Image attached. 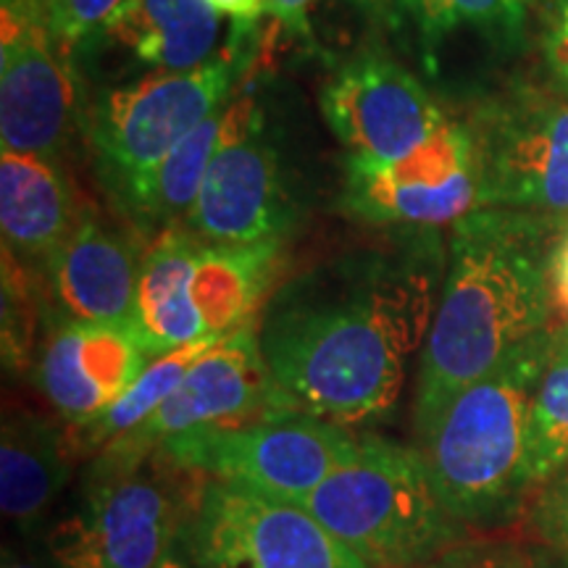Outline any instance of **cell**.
<instances>
[{
	"mask_svg": "<svg viewBox=\"0 0 568 568\" xmlns=\"http://www.w3.org/2000/svg\"><path fill=\"white\" fill-rule=\"evenodd\" d=\"M213 343H219V339H197V343L182 345L172 353L153 358L145 372L140 374V379L105 414L98 416L92 424L82 426V429L71 432L69 439L74 453H90L92 456V453H101L103 447L116 443L130 432L140 429L166 403V397L182 385L190 366Z\"/></svg>",
	"mask_w": 568,
	"mask_h": 568,
	"instance_id": "23",
	"label": "cell"
},
{
	"mask_svg": "<svg viewBox=\"0 0 568 568\" xmlns=\"http://www.w3.org/2000/svg\"><path fill=\"white\" fill-rule=\"evenodd\" d=\"M295 408L276 385L261 351L255 322L213 343L184 374L182 385L140 429L95 453L109 466H138L166 439L197 429H224Z\"/></svg>",
	"mask_w": 568,
	"mask_h": 568,
	"instance_id": "10",
	"label": "cell"
},
{
	"mask_svg": "<svg viewBox=\"0 0 568 568\" xmlns=\"http://www.w3.org/2000/svg\"><path fill=\"white\" fill-rule=\"evenodd\" d=\"M426 568H474V566L468 564L464 556H460L458 548H453L450 552H445L443 558L435 560V564H429Z\"/></svg>",
	"mask_w": 568,
	"mask_h": 568,
	"instance_id": "33",
	"label": "cell"
},
{
	"mask_svg": "<svg viewBox=\"0 0 568 568\" xmlns=\"http://www.w3.org/2000/svg\"><path fill=\"white\" fill-rule=\"evenodd\" d=\"M234 124V103L226 101L222 109H216L197 124L193 132L174 148L155 174L148 182L145 193L130 213L132 224L142 232H163L172 230L187 219L193 209L201 184L209 172L213 153L226 140Z\"/></svg>",
	"mask_w": 568,
	"mask_h": 568,
	"instance_id": "22",
	"label": "cell"
},
{
	"mask_svg": "<svg viewBox=\"0 0 568 568\" xmlns=\"http://www.w3.org/2000/svg\"><path fill=\"white\" fill-rule=\"evenodd\" d=\"M568 466V324L535 393L529 424V479L535 493Z\"/></svg>",
	"mask_w": 568,
	"mask_h": 568,
	"instance_id": "24",
	"label": "cell"
},
{
	"mask_svg": "<svg viewBox=\"0 0 568 568\" xmlns=\"http://www.w3.org/2000/svg\"><path fill=\"white\" fill-rule=\"evenodd\" d=\"M222 17H232L237 24H253L255 19L264 17L268 0H209Z\"/></svg>",
	"mask_w": 568,
	"mask_h": 568,
	"instance_id": "31",
	"label": "cell"
},
{
	"mask_svg": "<svg viewBox=\"0 0 568 568\" xmlns=\"http://www.w3.org/2000/svg\"><path fill=\"white\" fill-rule=\"evenodd\" d=\"M74 447L67 432L34 410L17 408L0 432V506L21 535H34L71 479Z\"/></svg>",
	"mask_w": 568,
	"mask_h": 568,
	"instance_id": "18",
	"label": "cell"
},
{
	"mask_svg": "<svg viewBox=\"0 0 568 568\" xmlns=\"http://www.w3.org/2000/svg\"><path fill=\"white\" fill-rule=\"evenodd\" d=\"M82 213L59 159L32 153L0 155L3 251L21 266L38 272L48 255L74 232Z\"/></svg>",
	"mask_w": 568,
	"mask_h": 568,
	"instance_id": "17",
	"label": "cell"
},
{
	"mask_svg": "<svg viewBox=\"0 0 568 568\" xmlns=\"http://www.w3.org/2000/svg\"><path fill=\"white\" fill-rule=\"evenodd\" d=\"M351 216L393 230H439L479 205V174L466 124L447 122L403 159L345 166Z\"/></svg>",
	"mask_w": 568,
	"mask_h": 568,
	"instance_id": "11",
	"label": "cell"
},
{
	"mask_svg": "<svg viewBox=\"0 0 568 568\" xmlns=\"http://www.w3.org/2000/svg\"><path fill=\"white\" fill-rule=\"evenodd\" d=\"M245 53L240 32L211 61L184 71H153L109 90L84 116L98 172L126 216L145 193L161 161L230 101Z\"/></svg>",
	"mask_w": 568,
	"mask_h": 568,
	"instance_id": "5",
	"label": "cell"
},
{
	"mask_svg": "<svg viewBox=\"0 0 568 568\" xmlns=\"http://www.w3.org/2000/svg\"><path fill=\"white\" fill-rule=\"evenodd\" d=\"M481 209H516L564 226L568 219V84L516 82L466 124Z\"/></svg>",
	"mask_w": 568,
	"mask_h": 568,
	"instance_id": "7",
	"label": "cell"
},
{
	"mask_svg": "<svg viewBox=\"0 0 568 568\" xmlns=\"http://www.w3.org/2000/svg\"><path fill=\"white\" fill-rule=\"evenodd\" d=\"M416 19L426 45H435L456 30H477L493 38L516 40L524 30V13L514 0H403Z\"/></svg>",
	"mask_w": 568,
	"mask_h": 568,
	"instance_id": "25",
	"label": "cell"
},
{
	"mask_svg": "<svg viewBox=\"0 0 568 568\" xmlns=\"http://www.w3.org/2000/svg\"><path fill=\"white\" fill-rule=\"evenodd\" d=\"M0 142L3 153L59 159L80 122L71 51L27 0L0 9Z\"/></svg>",
	"mask_w": 568,
	"mask_h": 568,
	"instance_id": "12",
	"label": "cell"
},
{
	"mask_svg": "<svg viewBox=\"0 0 568 568\" xmlns=\"http://www.w3.org/2000/svg\"><path fill=\"white\" fill-rule=\"evenodd\" d=\"M464 556L474 568H568V552L545 542H474L458 545Z\"/></svg>",
	"mask_w": 568,
	"mask_h": 568,
	"instance_id": "27",
	"label": "cell"
},
{
	"mask_svg": "<svg viewBox=\"0 0 568 568\" xmlns=\"http://www.w3.org/2000/svg\"><path fill=\"white\" fill-rule=\"evenodd\" d=\"M201 237L187 226L163 230L145 251L132 322L151 358L205 337L203 322L190 301V274Z\"/></svg>",
	"mask_w": 568,
	"mask_h": 568,
	"instance_id": "20",
	"label": "cell"
},
{
	"mask_svg": "<svg viewBox=\"0 0 568 568\" xmlns=\"http://www.w3.org/2000/svg\"><path fill=\"white\" fill-rule=\"evenodd\" d=\"M145 251L130 232L113 230L84 211L38 272L40 295L53 322H132Z\"/></svg>",
	"mask_w": 568,
	"mask_h": 568,
	"instance_id": "16",
	"label": "cell"
},
{
	"mask_svg": "<svg viewBox=\"0 0 568 568\" xmlns=\"http://www.w3.org/2000/svg\"><path fill=\"white\" fill-rule=\"evenodd\" d=\"M531 524L539 539L568 552V466L535 493Z\"/></svg>",
	"mask_w": 568,
	"mask_h": 568,
	"instance_id": "28",
	"label": "cell"
},
{
	"mask_svg": "<svg viewBox=\"0 0 568 568\" xmlns=\"http://www.w3.org/2000/svg\"><path fill=\"white\" fill-rule=\"evenodd\" d=\"M326 124L347 153L345 166L403 159L447 122L432 92L379 51L345 61L324 84Z\"/></svg>",
	"mask_w": 568,
	"mask_h": 568,
	"instance_id": "13",
	"label": "cell"
},
{
	"mask_svg": "<svg viewBox=\"0 0 568 568\" xmlns=\"http://www.w3.org/2000/svg\"><path fill=\"white\" fill-rule=\"evenodd\" d=\"M184 468L155 453L138 466L92 460L80 508L51 529L61 568H153L182 542L203 487L180 485Z\"/></svg>",
	"mask_w": 568,
	"mask_h": 568,
	"instance_id": "6",
	"label": "cell"
},
{
	"mask_svg": "<svg viewBox=\"0 0 568 568\" xmlns=\"http://www.w3.org/2000/svg\"><path fill=\"white\" fill-rule=\"evenodd\" d=\"M27 3L53 38L74 48L90 34L103 32L109 19L126 0H27Z\"/></svg>",
	"mask_w": 568,
	"mask_h": 568,
	"instance_id": "26",
	"label": "cell"
},
{
	"mask_svg": "<svg viewBox=\"0 0 568 568\" xmlns=\"http://www.w3.org/2000/svg\"><path fill=\"white\" fill-rule=\"evenodd\" d=\"M322 0H268L266 13L274 17L280 24L293 27V30H305L308 13L316 9ZM364 3H374V0H364Z\"/></svg>",
	"mask_w": 568,
	"mask_h": 568,
	"instance_id": "30",
	"label": "cell"
},
{
	"mask_svg": "<svg viewBox=\"0 0 568 568\" xmlns=\"http://www.w3.org/2000/svg\"><path fill=\"white\" fill-rule=\"evenodd\" d=\"M153 568H187V564H184V558L180 556V550L174 548L172 552H166V556H163Z\"/></svg>",
	"mask_w": 568,
	"mask_h": 568,
	"instance_id": "34",
	"label": "cell"
},
{
	"mask_svg": "<svg viewBox=\"0 0 568 568\" xmlns=\"http://www.w3.org/2000/svg\"><path fill=\"white\" fill-rule=\"evenodd\" d=\"M437 230L355 247L272 295L258 326L276 385L297 410L361 424L395 408L445 282Z\"/></svg>",
	"mask_w": 568,
	"mask_h": 568,
	"instance_id": "1",
	"label": "cell"
},
{
	"mask_svg": "<svg viewBox=\"0 0 568 568\" xmlns=\"http://www.w3.org/2000/svg\"><path fill=\"white\" fill-rule=\"evenodd\" d=\"M552 287H556V297L560 305L568 308V237L558 245L556 264H552Z\"/></svg>",
	"mask_w": 568,
	"mask_h": 568,
	"instance_id": "32",
	"label": "cell"
},
{
	"mask_svg": "<svg viewBox=\"0 0 568 568\" xmlns=\"http://www.w3.org/2000/svg\"><path fill=\"white\" fill-rule=\"evenodd\" d=\"M558 332L535 339L460 387L418 426L416 450L443 506L464 529H495L521 514L529 495L531 406Z\"/></svg>",
	"mask_w": 568,
	"mask_h": 568,
	"instance_id": "3",
	"label": "cell"
},
{
	"mask_svg": "<svg viewBox=\"0 0 568 568\" xmlns=\"http://www.w3.org/2000/svg\"><path fill=\"white\" fill-rule=\"evenodd\" d=\"M280 261L282 240L211 243L201 237L190 274V301L201 316L205 337L224 339L253 322Z\"/></svg>",
	"mask_w": 568,
	"mask_h": 568,
	"instance_id": "19",
	"label": "cell"
},
{
	"mask_svg": "<svg viewBox=\"0 0 568 568\" xmlns=\"http://www.w3.org/2000/svg\"><path fill=\"white\" fill-rule=\"evenodd\" d=\"M560 224L516 209H477L453 224L445 282L418 364L416 429L458 393L550 335Z\"/></svg>",
	"mask_w": 568,
	"mask_h": 568,
	"instance_id": "2",
	"label": "cell"
},
{
	"mask_svg": "<svg viewBox=\"0 0 568 568\" xmlns=\"http://www.w3.org/2000/svg\"><path fill=\"white\" fill-rule=\"evenodd\" d=\"M542 51L552 77L568 84V0H542Z\"/></svg>",
	"mask_w": 568,
	"mask_h": 568,
	"instance_id": "29",
	"label": "cell"
},
{
	"mask_svg": "<svg viewBox=\"0 0 568 568\" xmlns=\"http://www.w3.org/2000/svg\"><path fill=\"white\" fill-rule=\"evenodd\" d=\"M303 508L372 568H426L458 548L464 535L422 453L374 435L355 439L351 456Z\"/></svg>",
	"mask_w": 568,
	"mask_h": 568,
	"instance_id": "4",
	"label": "cell"
},
{
	"mask_svg": "<svg viewBox=\"0 0 568 568\" xmlns=\"http://www.w3.org/2000/svg\"><path fill=\"white\" fill-rule=\"evenodd\" d=\"M355 439L343 424L287 408L247 424L166 439L155 453L205 479L232 481L303 506L351 456Z\"/></svg>",
	"mask_w": 568,
	"mask_h": 568,
	"instance_id": "8",
	"label": "cell"
},
{
	"mask_svg": "<svg viewBox=\"0 0 568 568\" xmlns=\"http://www.w3.org/2000/svg\"><path fill=\"white\" fill-rule=\"evenodd\" d=\"M197 568H372L297 503L205 481L182 537Z\"/></svg>",
	"mask_w": 568,
	"mask_h": 568,
	"instance_id": "9",
	"label": "cell"
},
{
	"mask_svg": "<svg viewBox=\"0 0 568 568\" xmlns=\"http://www.w3.org/2000/svg\"><path fill=\"white\" fill-rule=\"evenodd\" d=\"M219 19L209 0H126L103 34L153 71H184L219 53Z\"/></svg>",
	"mask_w": 568,
	"mask_h": 568,
	"instance_id": "21",
	"label": "cell"
},
{
	"mask_svg": "<svg viewBox=\"0 0 568 568\" xmlns=\"http://www.w3.org/2000/svg\"><path fill=\"white\" fill-rule=\"evenodd\" d=\"M184 226L211 243L284 240L293 226L280 153L264 138L253 105L234 103L232 132L213 153Z\"/></svg>",
	"mask_w": 568,
	"mask_h": 568,
	"instance_id": "14",
	"label": "cell"
},
{
	"mask_svg": "<svg viewBox=\"0 0 568 568\" xmlns=\"http://www.w3.org/2000/svg\"><path fill=\"white\" fill-rule=\"evenodd\" d=\"M151 361L134 322L59 318L34 358V385L74 432L105 414Z\"/></svg>",
	"mask_w": 568,
	"mask_h": 568,
	"instance_id": "15",
	"label": "cell"
},
{
	"mask_svg": "<svg viewBox=\"0 0 568 568\" xmlns=\"http://www.w3.org/2000/svg\"><path fill=\"white\" fill-rule=\"evenodd\" d=\"M3 568H40V566H34V564H21V560L6 556V560H3Z\"/></svg>",
	"mask_w": 568,
	"mask_h": 568,
	"instance_id": "35",
	"label": "cell"
},
{
	"mask_svg": "<svg viewBox=\"0 0 568 568\" xmlns=\"http://www.w3.org/2000/svg\"><path fill=\"white\" fill-rule=\"evenodd\" d=\"M514 3H516V6H518V9H521L524 13H527V11H529V6H531V3H535V0H514Z\"/></svg>",
	"mask_w": 568,
	"mask_h": 568,
	"instance_id": "36",
	"label": "cell"
}]
</instances>
